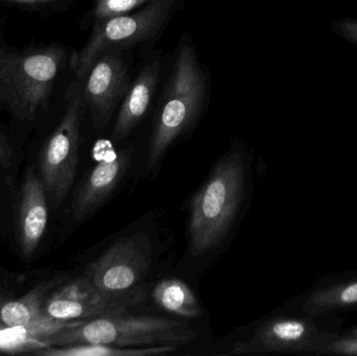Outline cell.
<instances>
[{
  "mask_svg": "<svg viewBox=\"0 0 357 356\" xmlns=\"http://www.w3.org/2000/svg\"><path fill=\"white\" fill-rule=\"evenodd\" d=\"M212 88L209 67L202 62L190 33L184 31L154 108L149 171H156L171 148L195 131L209 109Z\"/></svg>",
  "mask_w": 357,
  "mask_h": 356,
  "instance_id": "6da1fadb",
  "label": "cell"
},
{
  "mask_svg": "<svg viewBox=\"0 0 357 356\" xmlns=\"http://www.w3.org/2000/svg\"><path fill=\"white\" fill-rule=\"evenodd\" d=\"M249 155L241 140L218 159L193 196L189 219V248L195 255L218 248L241 213L249 184Z\"/></svg>",
  "mask_w": 357,
  "mask_h": 356,
  "instance_id": "7a4b0ae2",
  "label": "cell"
},
{
  "mask_svg": "<svg viewBox=\"0 0 357 356\" xmlns=\"http://www.w3.org/2000/svg\"><path fill=\"white\" fill-rule=\"evenodd\" d=\"M184 8V0H150L127 14L107 19L92 26L85 45L73 52L70 67L77 81L84 79L100 52L112 46L126 52L144 54L154 49L157 42Z\"/></svg>",
  "mask_w": 357,
  "mask_h": 356,
  "instance_id": "3957f363",
  "label": "cell"
},
{
  "mask_svg": "<svg viewBox=\"0 0 357 356\" xmlns=\"http://www.w3.org/2000/svg\"><path fill=\"white\" fill-rule=\"evenodd\" d=\"M195 332L178 320L158 317H134L125 313L82 320L75 325L50 334V346L73 344H106L119 347L183 345Z\"/></svg>",
  "mask_w": 357,
  "mask_h": 356,
  "instance_id": "277c9868",
  "label": "cell"
},
{
  "mask_svg": "<svg viewBox=\"0 0 357 356\" xmlns=\"http://www.w3.org/2000/svg\"><path fill=\"white\" fill-rule=\"evenodd\" d=\"M65 59L58 45L22 54L0 47V100L17 118L33 121L47 105Z\"/></svg>",
  "mask_w": 357,
  "mask_h": 356,
  "instance_id": "5b68a950",
  "label": "cell"
},
{
  "mask_svg": "<svg viewBox=\"0 0 357 356\" xmlns=\"http://www.w3.org/2000/svg\"><path fill=\"white\" fill-rule=\"evenodd\" d=\"M66 111L54 133L38 157V175L45 187L48 202L54 208L65 200L77 176L82 142V121L85 114V98L77 83L67 92Z\"/></svg>",
  "mask_w": 357,
  "mask_h": 356,
  "instance_id": "8992f818",
  "label": "cell"
},
{
  "mask_svg": "<svg viewBox=\"0 0 357 356\" xmlns=\"http://www.w3.org/2000/svg\"><path fill=\"white\" fill-rule=\"evenodd\" d=\"M142 286L123 293L96 288L85 275L54 288L42 305L43 315L56 322L79 321L125 313L146 300Z\"/></svg>",
  "mask_w": 357,
  "mask_h": 356,
  "instance_id": "52a82bcc",
  "label": "cell"
},
{
  "mask_svg": "<svg viewBox=\"0 0 357 356\" xmlns=\"http://www.w3.org/2000/svg\"><path fill=\"white\" fill-rule=\"evenodd\" d=\"M128 54L119 46L107 48L77 82L96 131L108 127L131 87L134 77Z\"/></svg>",
  "mask_w": 357,
  "mask_h": 356,
  "instance_id": "ba28073f",
  "label": "cell"
},
{
  "mask_svg": "<svg viewBox=\"0 0 357 356\" xmlns=\"http://www.w3.org/2000/svg\"><path fill=\"white\" fill-rule=\"evenodd\" d=\"M148 236H123L90 263L84 275L100 290L123 293L137 288L151 265Z\"/></svg>",
  "mask_w": 357,
  "mask_h": 356,
  "instance_id": "9c48e42d",
  "label": "cell"
},
{
  "mask_svg": "<svg viewBox=\"0 0 357 356\" xmlns=\"http://www.w3.org/2000/svg\"><path fill=\"white\" fill-rule=\"evenodd\" d=\"M113 142L102 141L104 156L86 173L75 194L70 210L73 219L83 222L96 213L121 185L133 160L134 146L114 150Z\"/></svg>",
  "mask_w": 357,
  "mask_h": 356,
  "instance_id": "30bf717a",
  "label": "cell"
},
{
  "mask_svg": "<svg viewBox=\"0 0 357 356\" xmlns=\"http://www.w3.org/2000/svg\"><path fill=\"white\" fill-rule=\"evenodd\" d=\"M142 56V67L119 107L110 136L113 144L123 141L139 127L158 98L165 67L162 50L154 48Z\"/></svg>",
  "mask_w": 357,
  "mask_h": 356,
  "instance_id": "8fae6325",
  "label": "cell"
},
{
  "mask_svg": "<svg viewBox=\"0 0 357 356\" xmlns=\"http://www.w3.org/2000/svg\"><path fill=\"white\" fill-rule=\"evenodd\" d=\"M45 187L33 169L27 171L19 194L16 215V240L24 258L35 254L45 233L50 215Z\"/></svg>",
  "mask_w": 357,
  "mask_h": 356,
  "instance_id": "7c38bea8",
  "label": "cell"
},
{
  "mask_svg": "<svg viewBox=\"0 0 357 356\" xmlns=\"http://www.w3.org/2000/svg\"><path fill=\"white\" fill-rule=\"evenodd\" d=\"M60 279L47 280L19 298L0 294V328L37 325L52 320L43 315L42 305L46 296L56 288Z\"/></svg>",
  "mask_w": 357,
  "mask_h": 356,
  "instance_id": "4fadbf2b",
  "label": "cell"
},
{
  "mask_svg": "<svg viewBox=\"0 0 357 356\" xmlns=\"http://www.w3.org/2000/svg\"><path fill=\"white\" fill-rule=\"evenodd\" d=\"M79 321L50 322L37 325L0 328V353L31 355L35 351L47 348L50 347L47 338L50 334L75 325Z\"/></svg>",
  "mask_w": 357,
  "mask_h": 356,
  "instance_id": "5bb4252c",
  "label": "cell"
},
{
  "mask_svg": "<svg viewBox=\"0 0 357 356\" xmlns=\"http://www.w3.org/2000/svg\"><path fill=\"white\" fill-rule=\"evenodd\" d=\"M153 298L160 309L178 317L195 319L202 316L201 305L195 293L182 280H161L153 291Z\"/></svg>",
  "mask_w": 357,
  "mask_h": 356,
  "instance_id": "9a60e30c",
  "label": "cell"
},
{
  "mask_svg": "<svg viewBox=\"0 0 357 356\" xmlns=\"http://www.w3.org/2000/svg\"><path fill=\"white\" fill-rule=\"evenodd\" d=\"M173 345L146 347V348H126L106 344H73L65 346H50L31 353L40 356H146L167 355L176 350Z\"/></svg>",
  "mask_w": 357,
  "mask_h": 356,
  "instance_id": "2e32d148",
  "label": "cell"
},
{
  "mask_svg": "<svg viewBox=\"0 0 357 356\" xmlns=\"http://www.w3.org/2000/svg\"><path fill=\"white\" fill-rule=\"evenodd\" d=\"M149 1L150 0H92L91 8L85 18L86 27H92L112 17L133 12Z\"/></svg>",
  "mask_w": 357,
  "mask_h": 356,
  "instance_id": "e0dca14e",
  "label": "cell"
},
{
  "mask_svg": "<svg viewBox=\"0 0 357 356\" xmlns=\"http://www.w3.org/2000/svg\"><path fill=\"white\" fill-rule=\"evenodd\" d=\"M337 29L344 38L357 44V20L339 21Z\"/></svg>",
  "mask_w": 357,
  "mask_h": 356,
  "instance_id": "ac0fdd59",
  "label": "cell"
},
{
  "mask_svg": "<svg viewBox=\"0 0 357 356\" xmlns=\"http://www.w3.org/2000/svg\"><path fill=\"white\" fill-rule=\"evenodd\" d=\"M12 161V150L3 135L0 133V167H8Z\"/></svg>",
  "mask_w": 357,
  "mask_h": 356,
  "instance_id": "d6986e66",
  "label": "cell"
},
{
  "mask_svg": "<svg viewBox=\"0 0 357 356\" xmlns=\"http://www.w3.org/2000/svg\"><path fill=\"white\" fill-rule=\"evenodd\" d=\"M339 301L345 304L357 302V282L347 286L339 296Z\"/></svg>",
  "mask_w": 357,
  "mask_h": 356,
  "instance_id": "ffe728a7",
  "label": "cell"
},
{
  "mask_svg": "<svg viewBox=\"0 0 357 356\" xmlns=\"http://www.w3.org/2000/svg\"><path fill=\"white\" fill-rule=\"evenodd\" d=\"M6 1L15 2V3L19 4H27V6H33V4L42 3V2H54V1H62L69 3L73 0H6Z\"/></svg>",
  "mask_w": 357,
  "mask_h": 356,
  "instance_id": "44dd1931",
  "label": "cell"
},
{
  "mask_svg": "<svg viewBox=\"0 0 357 356\" xmlns=\"http://www.w3.org/2000/svg\"><path fill=\"white\" fill-rule=\"evenodd\" d=\"M356 334H357V330H356Z\"/></svg>",
  "mask_w": 357,
  "mask_h": 356,
  "instance_id": "7402d4cb",
  "label": "cell"
}]
</instances>
